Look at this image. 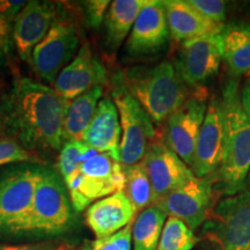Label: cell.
<instances>
[{"label": "cell", "instance_id": "6da1fadb", "mask_svg": "<svg viewBox=\"0 0 250 250\" xmlns=\"http://www.w3.org/2000/svg\"><path fill=\"white\" fill-rule=\"evenodd\" d=\"M71 101L54 87L27 77L14 78L0 98L4 133L28 151H58L64 145L62 125Z\"/></svg>", "mask_w": 250, "mask_h": 250}, {"label": "cell", "instance_id": "7a4b0ae2", "mask_svg": "<svg viewBox=\"0 0 250 250\" xmlns=\"http://www.w3.org/2000/svg\"><path fill=\"white\" fill-rule=\"evenodd\" d=\"M224 123V154L215 180L219 190L234 196L245 190L250 171V120L243 110L239 83L230 79L220 99Z\"/></svg>", "mask_w": 250, "mask_h": 250}, {"label": "cell", "instance_id": "3957f363", "mask_svg": "<svg viewBox=\"0 0 250 250\" xmlns=\"http://www.w3.org/2000/svg\"><path fill=\"white\" fill-rule=\"evenodd\" d=\"M77 211L64 181L49 168H42L33 203L19 241L61 240L76 227Z\"/></svg>", "mask_w": 250, "mask_h": 250}, {"label": "cell", "instance_id": "277c9868", "mask_svg": "<svg viewBox=\"0 0 250 250\" xmlns=\"http://www.w3.org/2000/svg\"><path fill=\"white\" fill-rule=\"evenodd\" d=\"M121 73L124 86L155 124L167 122L191 94L170 62L131 67Z\"/></svg>", "mask_w": 250, "mask_h": 250}, {"label": "cell", "instance_id": "5b68a950", "mask_svg": "<svg viewBox=\"0 0 250 250\" xmlns=\"http://www.w3.org/2000/svg\"><path fill=\"white\" fill-rule=\"evenodd\" d=\"M42 168L30 164L0 168V242L19 241Z\"/></svg>", "mask_w": 250, "mask_h": 250}, {"label": "cell", "instance_id": "8992f818", "mask_svg": "<svg viewBox=\"0 0 250 250\" xmlns=\"http://www.w3.org/2000/svg\"><path fill=\"white\" fill-rule=\"evenodd\" d=\"M111 99L118 110L122 127L120 162L123 166L139 164L155 139L154 123L124 86L121 72L111 80Z\"/></svg>", "mask_w": 250, "mask_h": 250}, {"label": "cell", "instance_id": "52a82bcc", "mask_svg": "<svg viewBox=\"0 0 250 250\" xmlns=\"http://www.w3.org/2000/svg\"><path fill=\"white\" fill-rule=\"evenodd\" d=\"M74 210H87L96 199L123 191L125 175L123 165L105 153H98L83 162L79 170L65 181Z\"/></svg>", "mask_w": 250, "mask_h": 250}, {"label": "cell", "instance_id": "ba28073f", "mask_svg": "<svg viewBox=\"0 0 250 250\" xmlns=\"http://www.w3.org/2000/svg\"><path fill=\"white\" fill-rule=\"evenodd\" d=\"M80 37L77 27L67 19L59 17L31 56L36 76L48 86H54L61 72L79 51Z\"/></svg>", "mask_w": 250, "mask_h": 250}, {"label": "cell", "instance_id": "9c48e42d", "mask_svg": "<svg viewBox=\"0 0 250 250\" xmlns=\"http://www.w3.org/2000/svg\"><path fill=\"white\" fill-rule=\"evenodd\" d=\"M208 101L210 94L204 86L195 88L187 101L167 120L165 142L190 168Z\"/></svg>", "mask_w": 250, "mask_h": 250}, {"label": "cell", "instance_id": "30bf717a", "mask_svg": "<svg viewBox=\"0 0 250 250\" xmlns=\"http://www.w3.org/2000/svg\"><path fill=\"white\" fill-rule=\"evenodd\" d=\"M206 230L217 240L221 250H250V190L219 202Z\"/></svg>", "mask_w": 250, "mask_h": 250}, {"label": "cell", "instance_id": "8fae6325", "mask_svg": "<svg viewBox=\"0 0 250 250\" xmlns=\"http://www.w3.org/2000/svg\"><path fill=\"white\" fill-rule=\"evenodd\" d=\"M214 181L213 175L208 177L193 176L155 205L167 217L180 219L190 229L195 230L210 215Z\"/></svg>", "mask_w": 250, "mask_h": 250}, {"label": "cell", "instance_id": "7c38bea8", "mask_svg": "<svg viewBox=\"0 0 250 250\" xmlns=\"http://www.w3.org/2000/svg\"><path fill=\"white\" fill-rule=\"evenodd\" d=\"M223 61L220 34L184 41L175 67L188 87L198 88L217 76Z\"/></svg>", "mask_w": 250, "mask_h": 250}, {"label": "cell", "instance_id": "4fadbf2b", "mask_svg": "<svg viewBox=\"0 0 250 250\" xmlns=\"http://www.w3.org/2000/svg\"><path fill=\"white\" fill-rule=\"evenodd\" d=\"M153 190V205L195 176L191 168L162 140L154 139L143 159Z\"/></svg>", "mask_w": 250, "mask_h": 250}, {"label": "cell", "instance_id": "5bb4252c", "mask_svg": "<svg viewBox=\"0 0 250 250\" xmlns=\"http://www.w3.org/2000/svg\"><path fill=\"white\" fill-rule=\"evenodd\" d=\"M61 17L57 5L50 1L31 0L13 22V43L21 61L31 65V56L37 45Z\"/></svg>", "mask_w": 250, "mask_h": 250}, {"label": "cell", "instance_id": "9a60e30c", "mask_svg": "<svg viewBox=\"0 0 250 250\" xmlns=\"http://www.w3.org/2000/svg\"><path fill=\"white\" fill-rule=\"evenodd\" d=\"M170 37L164 1L148 0L133 24L125 44L130 57H147L160 52Z\"/></svg>", "mask_w": 250, "mask_h": 250}, {"label": "cell", "instance_id": "2e32d148", "mask_svg": "<svg viewBox=\"0 0 250 250\" xmlns=\"http://www.w3.org/2000/svg\"><path fill=\"white\" fill-rule=\"evenodd\" d=\"M107 79V70L86 43L80 46L73 61L61 72L54 89L64 100L72 101L94 87L104 86Z\"/></svg>", "mask_w": 250, "mask_h": 250}, {"label": "cell", "instance_id": "e0dca14e", "mask_svg": "<svg viewBox=\"0 0 250 250\" xmlns=\"http://www.w3.org/2000/svg\"><path fill=\"white\" fill-rule=\"evenodd\" d=\"M224 154V123L220 100L210 98L205 120L197 139L191 170L197 177L214 175Z\"/></svg>", "mask_w": 250, "mask_h": 250}, {"label": "cell", "instance_id": "ac0fdd59", "mask_svg": "<svg viewBox=\"0 0 250 250\" xmlns=\"http://www.w3.org/2000/svg\"><path fill=\"white\" fill-rule=\"evenodd\" d=\"M122 127L120 115L111 98H102L81 142L99 153L120 161Z\"/></svg>", "mask_w": 250, "mask_h": 250}, {"label": "cell", "instance_id": "d6986e66", "mask_svg": "<svg viewBox=\"0 0 250 250\" xmlns=\"http://www.w3.org/2000/svg\"><path fill=\"white\" fill-rule=\"evenodd\" d=\"M136 213L126 195L120 191L93 203L85 219L96 239H104L132 224Z\"/></svg>", "mask_w": 250, "mask_h": 250}, {"label": "cell", "instance_id": "ffe728a7", "mask_svg": "<svg viewBox=\"0 0 250 250\" xmlns=\"http://www.w3.org/2000/svg\"><path fill=\"white\" fill-rule=\"evenodd\" d=\"M168 27L175 41H188L196 37L219 35L225 27L211 21L188 4L187 0H165Z\"/></svg>", "mask_w": 250, "mask_h": 250}, {"label": "cell", "instance_id": "44dd1931", "mask_svg": "<svg viewBox=\"0 0 250 250\" xmlns=\"http://www.w3.org/2000/svg\"><path fill=\"white\" fill-rule=\"evenodd\" d=\"M223 61L235 77L250 78V24H225L220 33Z\"/></svg>", "mask_w": 250, "mask_h": 250}, {"label": "cell", "instance_id": "7402d4cb", "mask_svg": "<svg viewBox=\"0 0 250 250\" xmlns=\"http://www.w3.org/2000/svg\"><path fill=\"white\" fill-rule=\"evenodd\" d=\"M148 0H115L104 20L105 45L117 51L132 30L133 24Z\"/></svg>", "mask_w": 250, "mask_h": 250}, {"label": "cell", "instance_id": "603a6c76", "mask_svg": "<svg viewBox=\"0 0 250 250\" xmlns=\"http://www.w3.org/2000/svg\"><path fill=\"white\" fill-rule=\"evenodd\" d=\"M103 92L104 86H96L70 102L62 125L64 143L68 140H81L101 101Z\"/></svg>", "mask_w": 250, "mask_h": 250}, {"label": "cell", "instance_id": "cb8c5ba5", "mask_svg": "<svg viewBox=\"0 0 250 250\" xmlns=\"http://www.w3.org/2000/svg\"><path fill=\"white\" fill-rule=\"evenodd\" d=\"M167 214L159 206L143 210L132 225V250H158Z\"/></svg>", "mask_w": 250, "mask_h": 250}, {"label": "cell", "instance_id": "d4e9b609", "mask_svg": "<svg viewBox=\"0 0 250 250\" xmlns=\"http://www.w3.org/2000/svg\"><path fill=\"white\" fill-rule=\"evenodd\" d=\"M125 187L123 192L126 195L136 212H142L153 205V190L147 170L144 162L123 166Z\"/></svg>", "mask_w": 250, "mask_h": 250}, {"label": "cell", "instance_id": "484cf974", "mask_svg": "<svg viewBox=\"0 0 250 250\" xmlns=\"http://www.w3.org/2000/svg\"><path fill=\"white\" fill-rule=\"evenodd\" d=\"M198 242L193 230L180 219L168 217L162 230L158 250H192Z\"/></svg>", "mask_w": 250, "mask_h": 250}, {"label": "cell", "instance_id": "4316f807", "mask_svg": "<svg viewBox=\"0 0 250 250\" xmlns=\"http://www.w3.org/2000/svg\"><path fill=\"white\" fill-rule=\"evenodd\" d=\"M98 151L88 147L81 140H68L64 143L58 156V170L62 180L67 181L79 170L83 162L98 154Z\"/></svg>", "mask_w": 250, "mask_h": 250}, {"label": "cell", "instance_id": "83f0119b", "mask_svg": "<svg viewBox=\"0 0 250 250\" xmlns=\"http://www.w3.org/2000/svg\"><path fill=\"white\" fill-rule=\"evenodd\" d=\"M42 162L39 154L28 151L18 140L6 136L0 138V167L17 164L40 165Z\"/></svg>", "mask_w": 250, "mask_h": 250}, {"label": "cell", "instance_id": "f1b7e54d", "mask_svg": "<svg viewBox=\"0 0 250 250\" xmlns=\"http://www.w3.org/2000/svg\"><path fill=\"white\" fill-rule=\"evenodd\" d=\"M132 225L104 239L85 241L79 246L70 245L65 250H132Z\"/></svg>", "mask_w": 250, "mask_h": 250}, {"label": "cell", "instance_id": "f546056e", "mask_svg": "<svg viewBox=\"0 0 250 250\" xmlns=\"http://www.w3.org/2000/svg\"><path fill=\"white\" fill-rule=\"evenodd\" d=\"M187 1L205 18L217 23L225 24L227 11L225 1H219V0H187Z\"/></svg>", "mask_w": 250, "mask_h": 250}, {"label": "cell", "instance_id": "4dcf8cb0", "mask_svg": "<svg viewBox=\"0 0 250 250\" xmlns=\"http://www.w3.org/2000/svg\"><path fill=\"white\" fill-rule=\"evenodd\" d=\"M13 49V22L0 17V66L11 65Z\"/></svg>", "mask_w": 250, "mask_h": 250}, {"label": "cell", "instance_id": "1f68e13d", "mask_svg": "<svg viewBox=\"0 0 250 250\" xmlns=\"http://www.w3.org/2000/svg\"><path fill=\"white\" fill-rule=\"evenodd\" d=\"M83 4L87 24L90 28L98 29L105 20L108 7H110L111 2L107 0H90V1L83 2Z\"/></svg>", "mask_w": 250, "mask_h": 250}, {"label": "cell", "instance_id": "d6a6232c", "mask_svg": "<svg viewBox=\"0 0 250 250\" xmlns=\"http://www.w3.org/2000/svg\"><path fill=\"white\" fill-rule=\"evenodd\" d=\"M70 243L62 240L51 241H36L29 243L0 242V250H65Z\"/></svg>", "mask_w": 250, "mask_h": 250}, {"label": "cell", "instance_id": "836d02e7", "mask_svg": "<svg viewBox=\"0 0 250 250\" xmlns=\"http://www.w3.org/2000/svg\"><path fill=\"white\" fill-rule=\"evenodd\" d=\"M27 1L23 0H0V17L14 22L15 18L22 11Z\"/></svg>", "mask_w": 250, "mask_h": 250}, {"label": "cell", "instance_id": "e575fe53", "mask_svg": "<svg viewBox=\"0 0 250 250\" xmlns=\"http://www.w3.org/2000/svg\"><path fill=\"white\" fill-rule=\"evenodd\" d=\"M240 94H241V103L243 110H245L246 115L250 120V78L246 80L242 89L240 90Z\"/></svg>", "mask_w": 250, "mask_h": 250}, {"label": "cell", "instance_id": "d590c367", "mask_svg": "<svg viewBox=\"0 0 250 250\" xmlns=\"http://www.w3.org/2000/svg\"><path fill=\"white\" fill-rule=\"evenodd\" d=\"M4 133V124H2V116H1V110H0V138L2 137Z\"/></svg>", "mask_w": 250, "mask_h": 250}, {"label": "cell", "instance_id": "8d00e7d4", "mask_svg": "<svg viewBox=\"0 0 250 250\" xmlns=\"http://www.w3.org/2000/svg\"><path fill=\"white\" fill-rule=\"evenodd\" d=\"M248 176H249V180H250V171H249V175H248Z\"/></svg>", "mask_w": 250, "mask_h": 250}]
</instances>
